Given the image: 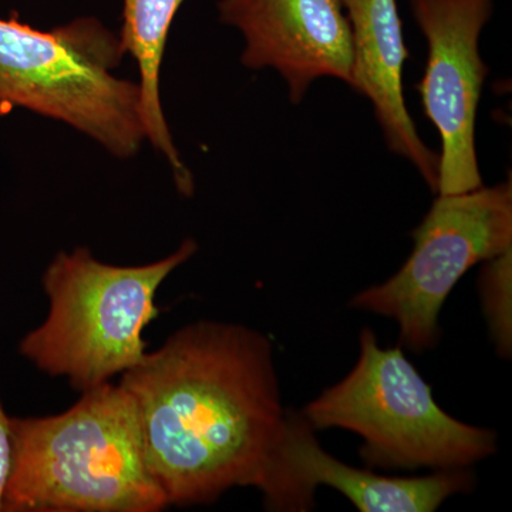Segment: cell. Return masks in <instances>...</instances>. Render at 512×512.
<instances>
[{
  "label": "cell",
  "instance_id": "8992f818",
  "mask_svg": "<svg viewBox=\"0 0 512 512\" xmlns=\"http://www.w3.org/2000/svg\"><path fill=\"white\" fill-rule=\"evenodd\" d=\"M437 195L400 271L352 299L355 308L396 320L400 342L413 352L436 346L441 308L468 269L512 249L511 178Z\"/></svg>",
  "mask_w": 512,
  "mask_h": 512
},
{
  "label": "cell",
  "instance_id": "5b68a950",
  "mask_svg": "<svg viewBox=\"0 0 512 512\" xmlns=\"http://www.w3.org/2000/svg\"><path fill=\"white\" fill-rule=\"evenodd\" d=\"M315 430L343 429L363 439L360 457L380 468H468L497 451V433L444 412L400 346L380 348L360 333V353L345 379L303 410Z\"/></svg>",
  "mask_w": 512,
  "mask_h": 512
},
{
  "label": "cell",
  "instance_id": "52a82bcc",
  "mask_svg": "<svg viewBox=\"0 0 512 512\" xmlns=\"http://www.w3.org/2000/svg\"><path fill=\"white\" fill-rule=\"evenodd\" d=\"M426 37L427 62L419 90L424 114L441 140L437 194H461L483 185L476 121L488 67L480 36L494 0H410Z\"/></svg>",
  "mask_w": 512,
  "mask_h": 512
},
{
  "label": "cell",
  "instance_id": "9c48e42d",
  "mask_svg": "<svg viewBox=\"0 0 512 512\" xmlns=\"http://www.w3.org/2000/svg\"><path fill=\"white\" fill-rule=\"evenodd\" d=\"M218 12L244 36L242 64L281 74L295 106L320 77L352 83V32L340 0H220Z\"/></svg>",
  "mask_w": 512,
  "mask_h": 512
},
{
  "label": "cell",
  "instance_id": "8fae6325",
  "mask_svg": "<svg viewBox=\"0 0 512 512\" xmlns=\"http://www.w3.org/2000/svg\"><path fill=\"white\" fill-rule=\"evenodd\" d=\"M185 0H124L123 28L119 42L123 55L137 62L140 72L141 116L146 140L160 151L174 171L175 185L184 195L194 190L192 175L185 167L165 121L160 99V73L168 33Z\"/></svg>",
  "mask_w": 512,
  "mask_h": 512
},
{
  "label": "cell",
  "instance_id": "6da1fadb",
  "mask_svg": "<svg viewBox=\"0 0 512 512\" xmlns=\"http://www.w3.org/2000/svg\"><path fill=\"white\" fill-rule=\"evenodd\" d=\"M120 384L136 403L148 466L170 505L259 488L288 420L265 335L235 323H191Z\"/></svg>",
  "mask_w": 512,
  "mask_h": 512
},
{
  "label": "cell",
  "instance_id": "30bf717a",
  "mask_svg": "<svg viewBox=\"0 0 512 512\" xmlns=\"http://www.w3.org/2000/svg\"><path fill=\"white\" fill-rule=\"evenodd\" d=\"M352 32L350 87L372 103L390 151L406 158L433 192L439 183V154L421 140L403 92L404 43L397 0H340Z\"/></svg>",
  "mask_w": 512,
  "mask_h": 512
},
{
  "label": "cell",
  "instance_id": "ba28073f",
  "mask_svg": "<svg viewBox=\"0 0 512 512\" xmlns=\"http://www.w3.org/2000/svg\"><path fill=\"white\" fill-rule=\"evenodd\" d=\"M319 485L335 488L362 512H431L451 495L473 490L474 477L467 468L387 477L349 466L320 447L305 417L288 413L284 439L259 485L266 508L312 510Z\"/></svg>",
  "mask_w": 512,
  "mask_h": 512
},
{
  "label": "cell",
  "instance_id": "277c9868",
  "mask_svg": "<svg viewBox=\"0 0 512 512\" xmlns=\"http://www.w3.org/2000/svg\"><path fill=\"white\" fill-rule=\"evenodd\" d=\"M119 37L94 18L52 30L0 19V116L26 109L82 131L113 156H136L146 140L138 83L113 70Z\"/></svg>",
  "mask_w": 512,
  "mask_h": 512
},
{
  "label": "cell",
  "instance_id": "7c38bea8",
  "mask_svg": "<svg viewBox=\"0 0 512 512\" xmlns=\"http://www.w3.org/2000/svg\"><path fill=\"white\" fill-rule=\"evenodd\" d=\"M511 254L512 249L485 262L481 274L485 311L504 355L511 352Z\"/></svg>",
  "mask_w": 512,
  "mask_h": 512
},
{
  "label": "cell",
  "instance_id": "7a4b0ae2",
  "mask_svg": "<svg viewBox=\"0 0 512 512\" xmlns=\"http://www.w3.org/2000/svg\"><path fill=\"white\" fill-rule=\"evenodd\" d=\"M3 512H158L170 505L148 466L133 397L110 382L66 412L12 417Z\"/></svg>",
  "mask_w": 512,
  "mask_h": 512
},
{
  "label": "cell",
  "instance_id": "3957f363",
  "mask_svg": "<svg viewBox=\"0 0 512 512\" xmlns=\"http://www.w3.org/2000/svg\"><path fill=\"white\" fill-rule=\"evenodd\" d=\"M198 251L187 239L153 264L117 266L87 248L60 252L43 274L49 313L19 343L20 355L80 392L109 382L143 362L144 329L157 318L158 288Z\"/></svg>",
  "mask_w": 512,
  "mask_h": 512
},
{
  "label": "cell",
  "instance_id": "4fadbf2b",
  "mask_svg": "<svg viewBox=\"0 0 512 512\" xmlns=\"http://www.w3.org/2000/svg\"><path fill=\"white\" fill-rule=\"evenodd\" d=\"M13 461L12 416L6 412L0 397V512H3L6 488H8Z\"/></svg>",
  "mask_w": 512,
  "mask_h": 512
}]
</instances>
